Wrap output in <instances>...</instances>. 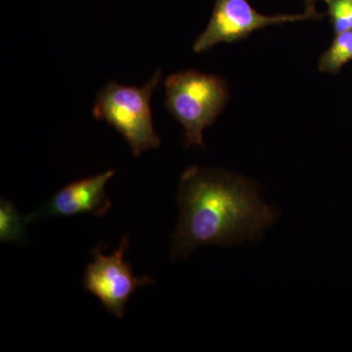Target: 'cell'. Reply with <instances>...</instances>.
<instances>
[{"instance_id": "7a4b0ae2", "label": "cell", "mask_w": 352, "mask_h": 352, "mask_svg": "<svg viewBox=\"0 0 352 352\" xmlns=\"http://www.w3.org/2000/svg\"><path fill=\"white\" fill-rule=\"evenodd\" d=\"M164 85V107L182 124L185 146L205 147L204 129L214 124L228 99L226 82L191 69L168 76Z\"/></svg>"}, {"instance_id": "ba28073f", "label": "cell", "mask_w": 352, "mask_h": 352, "mask_svg": "<svg viewBox=\"0 0 352 352\" xmlns=\"http://www.w3.org/2000/svg\"><path fill=\"white\" fill-rule=\"evenodd\" d=\"M25 217L18 212L13 203L2 199L0 203V241L20 243L25 238Z\"/></svg>"}, {"instance_id": "30bf717a", "label": "cell", "mask_w": 352, "mask_h": 352, "mask_svg": "<svg viewBox=\"0 0 352 352\" xmlns=\"http://www.w3.org/2000/svg\"><path fill=\"white\" fill-rule=\"evenodd\" d=\"M317 0H305V12L308 14H311L312 16H314L315 18H320L322 15H319L318 13L315 10V3H316ZM326 1V0H324Z\"/></svg>"}, {"instance_id": "9c48e42d", "label": "cell", "mask_w": 352, "mask_h": 352, "mask_svg": "<svg viewBox=\"0 0 352 352\" xmlns=\"http://www.w3.org/2000/svg\"><path fill=\"white\" fill-rule=\"evenodd\" d=\"M336 34L352 31V0H326Z\"/></svg>"}, {"instance_id": "3957f363", "label": "cell", "mask_w": 352, "mask_h": 352, "mask_svg": "<svg viewBox=\"0 0 352 352\" xmlns=\"http://www.w3.org/2000/svg\"><path fill=\"white\" fill-rule=\"evenodd\" d=\"M162 80L157 71L144 87H124L110 82L97 95L92 113L95 119L105 120L122 134L134 156L157 149L161 139L153 124L151 98Z\"/></svg>"}, {"instance_id": "277c9868", "label": "cell", "mask_w": 352, "mask_h": 352, "mask_svg": "<svg viewBox=\"0 0 352 352\" xmlns=\"http://www.w3.org/2000/svg\"><path fill=\"white\" fill-rule=\"evenodd\" d=\"M129 247L126 235L111 254H104L103 245H97L92 251L94 261L87 264L82 279L83 288L96 296L117 318L124 317L127 302L139 288L154 283L150 277L134 274L131 264L124 259Z\"/></svg>"}, {"instance_id": "6da1fadb", "label": "cell", "mask_w": 352, "mask_h": 352, "mask_svg": "<svg viewBox=\"0 0 352 352\" xmlns=\"http://www.w3.org/2000/svg\"><path fill=\"white\" fill-rule=\"evenodd\" d=\"M180 217L173 236V258L197 248L256 240L275 219L254 183L224 171L192 166L178 189Z\"/></svg>"}, {"instance_id": "5b68a950", "label": "cell", "mask_w": 352, "mask_h": 352, "mask_svg": "<svg viewBox=\"0 0 352 352\" xmlns=\"http://www.w3.org/2000/svg\"><path fill=\"white\" fill-rule=\"evenodd\" d=\"M316 19L311 14L265 16L250 6L248 0H217L206 31L193 45L196 53L205 52L220 43H231L251 36L252 32L270 25Z\"/></svg>"}, {"instance_id": "52a82bcc", "label": "cell", "mask_w": 352, "mask_h": 352, "mask_svg": "<svg viewBox=\"0 0 352 352\" xmlns=\"http://www.w3.org/2000/svg\"><path fill=\"white\" fill-rule=\"evenodd\" d=\"M352 60V31L336 34L332 45L319 59V69L323 73L338 74Z\"/></svg>"}, {"instance_id": "8992f818", "label": "cell", "mask_w": 352, "mask_h": 352, "mask_svg": "<svg viewBox=\"0 0 352 352\" xmlns=\"http://www.w3.org/2000/svg\"><path fill=\"white\" fill-rule=\"evenodd\" d=\"M111 170L69 183L58 191L43 207L25 217L27 222L45 217H74L92 214L103 217L111 208L106 185L115 175Z\"/></svg>"}]
</instances>
